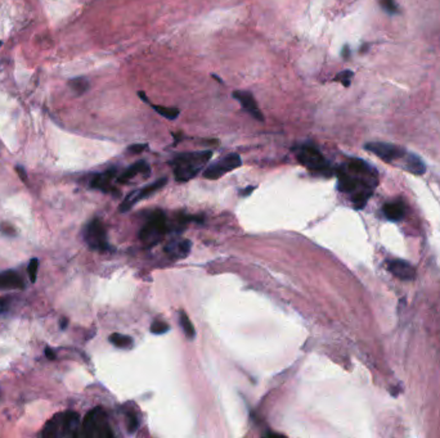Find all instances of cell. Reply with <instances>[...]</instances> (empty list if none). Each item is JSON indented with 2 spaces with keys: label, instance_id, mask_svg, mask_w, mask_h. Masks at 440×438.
<instances>
[{
  "label": "cell",
  "instance_id": "obj_1",
  "mask_svg": "<svg viewBox=\"0 0 440 438\" xmlns=\"http://www.w3.org/2000/svg\"><path fill=\"white\" fill-rule=\"evenodd\" d=\"M338 189L343 193H352L353 203L363 209L372 190L377 185V172L363 160L353 158L337 170Z\"/></svg>",
  "mask_w": 440,
  "mask_h": 438
},
{
  "label": "cell",
  "instance_id": "obj_2",
  "mask_svg": "<svg viewBox=\"0 0 440 438\" xmlns=\"http://www.w3.org/2000/svg\"><path fill=\"white\" fill-rule=\"evenodd\" d=\"M211 156V150L182 153L177 156L172 161L175 180L179 183H185L196 177L202 168L207 165Z\"/></svg>",
  "mask_w": 440,
  "mask_h": 438
},
{
  "label": "cell",
  "instance_id": "obj_3",
  "mask_svg": "<svg viewBox=\"0 0 440 438\" xmlns=\"http://www.w3.org/2000/svg\"><path fill=\"white\" fill-rule=\"evenodd\" d=\"M81 434L88 438H110L113 433L107 423V417L103 409L95 407L86 414L81 427ZM80 434V435H81Z\"/></svg>",
  "mask_w": 440,
  "mask_h": 438
},
{
  "label": "cell",
  "instance_id": "obj_4",
  "mask_svg": "<svg viewBox=\"0 0 440 438\" xmlns=\"http://www.w3.org/2000/svg\"><path fill=\"white\" fill-rule=\"evenodd\" d=\"M298 161L303 166H305L308 170L315 174L326 175L330 176L332 174V168H331L330 163L327 162L322 153L313 145H303L296 153Z\"/></svg>",
  "mask_w": 440,
  "mask_h": 438
},
{
  "label": "cell",
  "instance_id": "obj_5",
  "mask_svg": "<svg viewBox=\"0 0 440 438\" xmlns=\"http://www.w3.org/2000/svg\"><path fill=\"white\" fill-rule=\"evenodd\" d=\"M165 231H166V217L161 211H156L142 227L139 238L144 243L155 244L164 238Z\"/></svg>",
  "mask_w": 440,
  "mask_h": 438
},
{
  "label": "cell",
  "instance_id": "obj_6",
  "mask_svg": "<svg viewBox=\"0 0 440 438\" xmlns=\"http://www.w3.org/2000/svg\"><path fill=\"white\" fill-rule=\"evenodd\" d=\"M84 238H85V242L91 249L105 252L110 248V247H108L105 225H103V222L101 221L100 219L91 220V221L86 225L85 230H84Z\"/></svg>",
  "mask_w": 440,
  "mask_h": 438
},
{
  "label": "cell",
  "instance_id": "obj_7",
  "mask_svg": "<svg viewBox=\"0 0 440 438\" xmlns=\"http://www.w3.org/2000/svg\"><path fill=\"white\" fill-rule=\"evenodd\" d=\"M242 165V160L238 154H228L217 162L212 163L204 171V177L210 180H217L228 172L233 171Z\"/></svg>",
  "mask_w": 440,
  "mask_h": 438
},
{
  "label": "cell",
  "instance_id": "obj_8",
  "mask_svg": "<svg viewBox=\"0 0 440 438\" xmlns=\"http://www.w3.org/2000/svg\"><path fill=\"white\" fill-rule=\"evenodd\" d=\"M166 182H167L166 177H162V179L156 180L155 183L142 188V189L134 190V192H132L130 194H128V197L123 200V203H121L120 207H118L120 212H128L130 209H133V206H135L140 199H144V198L152 195L153 193L159 192L162 187H165Z\"/></svg>",
  "mask_w": 440,
  "mask_h": 438
},
{
  "label": "cell",
  "instance_id": "obj_9",
  "mask_svg": "<svg viewBox=\"0 0 440 438\" xmlns=\"http://www.w3.org/2000/svg\"><path fill=\"white\" fill-rule=\"evenodd\" d=\"M365 149L368 152L373 153L379 158H381L384 162H394V161L400 160L405 156V150L403 148L397 147L394 144H389V143H382V142H372L367 143L364 145Z\"/></svg>",
  "mask_w": 440,
  "mask_h": 438
},
{
  "label": "cell",
  "instance_id": "obj_10",
  "mask_svg": "<svg viewBox=\"0 0 440 438\" xmlns=\"http://www.w3.org/2000/svg\"><path fill=\"white\" fill-rule=\"evenodd\" d=\"M80 434V417L78 413L61 414V437H79Z\"/></svg>",
  "mask_w": 440,
  "mask_h": 438
},
{
  "label": "cell",
  "instance_id": "obj_11",
  "mask_svg": "<svg viewBox=\"0 0 440 438\" xmlns=\"http://www.w3.org/2000/svg\"><path fill=\"white\" fill-rule=\"evenodd\" d=\"M233 98L236 99V100H238V102L241 103L242 107H243V110L246 111L249 115L253 116L255 120L264 121L263 113H261L260 110H259L258 103H256V100H255V98H254L253 94L249 93V91L236 90L233 93Z\"/></svg>",
  "mask_w": 440,
  "mask_h": 438
},
{
  "label": "cell",
  "instance_id": "obj_12",
  "mask_svg": "<svg viewBox=\"0 0 440 438\" xmlns=\"http://www.w3.org/2000/svg\"><path fill=\"white\" fill-rule=\"evenodd\" d=\"M387 269L393 275L399 278L400 280H412L416 275V270L409 262L404 261V260H390L386 262Z\"/></svg>",
  "mask_w": 440,
  "mask_h": 438
},
{
  "label": "cell",
  "instance_id": "obj_13",
  "mask_svg": "<svg viewBox=\"0 0 440 438\" xmlns=\"http://www.w3.org/2000/svg\"><path fill=\"white\" fill-rule=\"evenodd\" d=\"M191 247L192 243L188 239H175L165 247V251L174 260H182L188 256V253L191 251Z\"/></svg>",
  "mask_w": 440,
  "mask_h": 438
},
{
  "label": "cell",
  "instance_id": "obj_14",
  "mask_svg": "<svg viewBox=\"0 0 440 438\" xmlns=\"http://www.w3.org/2000/svg\"><path fill=\"white\" fill-rule=\"evenodd\" d=\"M382 212L386 216V219L392 221H400L405 215V204L403 200H394V202H387L382 207Z\"/></svg>",
  "mask_w": 440,
  "mask_h": 438
},
{
  "label": "cell",
  "instance_id": "obj_15",
  "mask_svg": "<svg viewBox=\"0 0 440 438\" xmlns=\"http://www.w3.org/2000/svg\"><path fill=\"white\" fill-rule=\"evenodd\" d=\"M25 284L21 276L16 271L0 273V289H23Z\"/></svg>",
  "mask_w": 440,
  "mask_h": 438
},
{
  "label": "cell",
  "instance_id": "obj_16",
  "mask_svg": "<svg viewBox=\"0 0 440 438\" xmlns=\"http://www.w3.org/2000/svg\"><path fill=\"white\" fill-rule=\"evenodd\" d=\"M404 160V166L403 167L407 170L408 172H412L414 175H424L426 171V165L420 157H417L413 153H405L403 157Z\"/></svg>",
  "mask_w": 440,
  "mask_h": 438
},
{
  "label": "cell",
  "instance_id": "obj_17",
  "mask_svg": "<svg viewBox=\"0 0 440 438\" xmlns=\"http://www.w3.org/2000/svg\"><path fill=\"white\" fill-rule=\"evenodd\" d=\"M138 174H150V166L147 165V162H144V161H138V162H135L134 165L130 166L129 168H127V170L118 176L117 180L120 183H127L134 176H137Z\"/></svg>",
  "mask_w": 440,
  "mask_h": 438
},
{
  "label": "cell",
  "instance_id": "obj_18",
  "mask_svg": "<svg viewBox=\"0 0 440 438\" xmlns=\"http://www.w3.org/2000/svg\"><path fill=\"white\" fill-rule=\"evenodd\" d=\"M115 170H107V171L98 174L93 177L90 185L94 189H100L103 192H108L111 189V180L115 176Z\"/></svg>",
  "mask_w": 440,
  "mask_h": 438
},
{
  "label": "cell",
  "instance_id": "obj_19",
  "mask_svg": "<svg viewBox=\"0 0 440 438\" xmlns=\"http://www.w3.org/2000/svg\"><path fill=\"white\" fill-rule=\"evenodd\" d=\"M110 342L118 348H130L133 346V340L129 336L113 333L110 336Z\"/></svg>",
  "mask_w": 440,
  "mask_h": 438
},
{
  "label": "cell",
  "instance_id": "obj_20",
  "mask_svg": "<svg viewBox=\"0 0 440 438\" xmlns=\"http://www.w3.org/2000/svg\"><path fill=\"white\" fill-rule=\"evenodd\" d=\"M68 86L72 89L75 93L84 94L89 89V81L85 78H76L68 81Z\"/></svg>",
  "mask_w": 440,
  "mask_h": 438
},
{
  "label": "cell",
  "instance_id": "obj_21",
  "mask_svg": "<svg viewBox=\"0 0 440 438\" xmlns=\"http://www.w3.org/2000/svg\"><path fill=\"white\" fill-rule=\"evenodd\" d=\"M152 107L156 112L159 113V115H161L162 117L167 118V120H175V118H178V116H179V110H178V108L162 107V106H155V105H152Z\"/></svg>",
  "mask_w": 440,
  "mask_h": 438
},
{
  "label": "cell",
  "instance_id": "obj_22",
  "mask_svg": "<svg viewBox=\"0 0 440 438\" xmlns=\"http://www.w3.org/2000/svg\"><path fill=\"white\" fill-rule=\"evenodd\" d=\"M179 319H180V324H182L183 330H184V333L187 334L188 338H194V336H196V330H194L193 324H192V321L189 320V318L185 315V313H180Z\"/></svg>",
  "mask_w": 440,
  "mask_h": 438
},
{
  "label": "cell",
  "instance_id": "obj_23",
  "mask_svg": "<svg viewBox=\"0 0 440 438\" xmlns=\"http://www.w3.org/2000/svg\"><path fill=\"white\" fill-rule=\"evenodd\" d=\"M38 269H39V260L33 259L29 262V266H27V274H29V278L31 283H35L36 281V275H38Z\"/></svg>",
  "mask_w": 440,
  "mask_h": 438
},
{
  "label": "cell",
  "instance_id": "obj_24",
  "mask_svg": "<svg viewBox=\"0 0 440 438\" xmlns=\"http://www.w3.org/2000/svg\"><path fill=\"white\" fill-rule=\"evenodd\" d=\"M353 76H354V73H353V71H343V72L337 73L336 75V78L333 79L335 81H340L341 84H343L345 88H348V86H350V83H352V79Z\"/></svg>",
  "mask_w": 440,
  "mask_h": 438
},
{
  "label": "cell",
  "instance_id": "obj_25",
  "mask_svg": "<svg viewBox=\"0 0 440 438\" xmlns=\"http://www.w3.org/2000/svg\"><path fill=\"white\" fill-rule=\"evenodd\" d=\"M169 325H167L166 323H164V321H153L152 325H151V331H152L153 334H157V336H161V334H165L166 331H169Z\"/></svg>",
  "mask_w": 440,
  "mask_h": 438
},
{
  "label": "cell",
  "instance_id": "obj_26",
  "mask_svg": "<svg viewBox=\"0 0 440 438\" xmlns=\"http://www.w3.org/2000/svg\"><path fill=\"white\" fill-rule=\"evenodd\" d=\"M381 6L387 13H398V7L394 0H381Z\"/></svg>",
  "mask_w": 440,
  "mask_h": 438
},
{
  "label": "cell",
  "instance_id": "obj_27",
  "mask_svg": "<svg viewBox=\"0 0 440 438\" xmlns=\"http://www.w3.org/2000/svg\"><path fill=\"white\" fill-rule=\"evenodd\" d=\"M11 303H12V299L8 298V297H6V298H0V315L7 313V311L9 310Z\"/></svg>",
  "mask_w": 440,
  "mask_h": 438
},
{
  "label": "cell",
  "instance_id": "obj_28",
  "mask_svg": "<svg viewBox=\"0 0 440 438\" xmlns=\"http://www.w3.org/2000/svg\"><path fill=\"white\" fill-rule=\"evenodd\" d=\"M128 428H129V432H135L138 428V419L135 418V415L130 414L128 417Z\"/></svg>",
  "mask_w": 440,
  "mask_h": 438
},
{
  "label": "cell",
  "instance_id": "obj_29",
  "mask_svg": "<svg viewBox=\"0 0 440 438\" xmlns=\"http://www.w3.org/2000/svg\"><path fill=\"white\" fill-rule=\"evenodd\" d=\"M145 148H147V144H133L128 150L133 154H138V153H142Z\"/></svg>",
  "mask_w": 440,
  "mask_h": 438
},
{
  "label": "cell",
  "instance_id": "obj_30",
  "mask_svg": "<svg viewBox=\"0 0 440 438\" xmlns=\"http://www.w3.org/2000/svg\"><path fill=\"white\" fill-rule=\"evenodd\" d=\"M16 171H17V174H18V176L21 177V179L23 180L25 183H26L27 182V175H26V172H25L23 167H22V166H17Z\"/></svg>",
  "mask_w": 440,
  "mask_h": 438
},
{
  "label": "cell",
  "instance_id": "obj_31",
  "mask_svg": "<svg viewBox=\"0 0 440 438\" xmlns=\"http://www.w3.org/2000/svg\"><path fill=\"white\" fill-rule=\"evenodd\" d=\"M45 356L48 360H56V353H54V351L52 350L51 347L45 348Z\"/></svg>",
  "mask_w": 440,
  "mask_h": 438
},
{
  "label": "cell",
  "instance_id": "obj_32",
  "mask_svg": "<svg viewBox=\"0 0 440 438\" xmlns=\"http://www.w3.org/2000/svg\"><path fill=\"white\" fill-rule=\"evenodd\" d=\"M343 57L345 59H348L350 57V48L348 45L344 46V49H343Z\"/></svg>",
  "mask_w": 440,
  "mask_h": 438
},
{
  "label": "cell",
  "instance_id": "obj_33",
  "mask_svg": "<svg viewBox=\"0 0 440 438\" xmlns=\"http://www.w3.org/2000/svg\"><path fill=\"white\" fill-rule=\"evenodd\" d=\"M138 95H139V96H140V98H142V99H143V100H144V102H145V103H148V105H151V106H152V103H151V102H150V99H148V98H147V96H145V94H144V93H143V91H139V93H138Z\"/></svg>",
  "mask_w": 440,
  "mask_h": 438
},
{
  "label": "cell",
  "instance_id": "obj_34",
  "mask_svg": "<svg viewBox=\"0 0 440 438\" xmlns=\"http://www.w3.org/2000/svg\"><path fill=\"white\" fill-rule=\"evenodd\" d=\"M67 324H68V319H62V321H61V329L62 330H65L66 328H67Z\"/></svg>",
  "mask_w": 440,
  "mask_h": 438
},
{
  "label": "cell",
  "instance_id": "obj_35",
  "mask_svg": "<svg viewBox=\"0 0 440 438\" xmlns=\"http://www.w3.org/2000/svg\"><path fill=\"white\" fill-rule=\"evenodd\" d=\"M212 78H214V79H216V80H217V81H219V83H223V80H222V79H220V78H217V76H216V75H214V76H212Z\"/></svg>",
  "mask_w": 440,
  "mask_h": 438
},
{
  "label": "cell",
  "instance_id": "obj_36",
  "mask_svg": "<svg viewBox=\"0 0 440 438\" xmlns=\"http://www.w3.org/2000/svg\"><path fill=\"white\" fill-rule=\"evenodd\" d=\"M0 46H2V41H0Z\"/></svg>",
  "mask_w": 440,
  "mask_h": 438
}]
</instances>
